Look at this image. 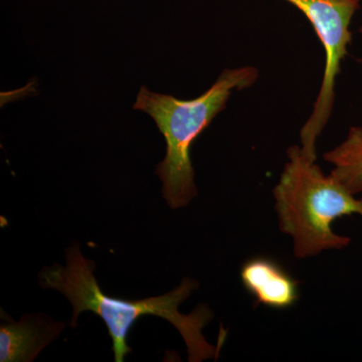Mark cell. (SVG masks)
<instances>
[{
    "label": "cell",
    "mask_w": 362,
    "mask_h": 362,
    "mask_svg": "<svg viewBox=\"0 0 362 362\" xmlns=\"http://www.w3.org/2000/svg\"><path fill=\"white\" fill-rule=\"evenodd\" d=\"M66 266L54 264L40 271V286L68 298L73 306L71 327L77 326L78 316L85 311L93 312L104 321L111 337L116 362H123L132 352L127 343L128 335L138 319L145 315L160 317L175 326L185 339L190 362L220 356L225 341L213 345L202 334V329L213 320V311L206 305H199L190 314L180 313L178 309L199 288L197 281L183 278L180 286L161 296L140 300L113 298L102 291L94 276V262L84 258L78 244L66 250Z\"/></svg>",
    "instance_id": "obj_1"
},
{
    "label": "cell",
    "mask_w": 362,
    "mask_h": 362,
    "mask_svg": "<svg viewBox=\"0 0 362 362\" xmlns=\"http://www.w3.org/2000/svg\"><path fill=\"white\" fill-rule=\"evenodd\" d=\"M259 76L256 66L225 69L209 89L190 100L159 94L142 86L133 109L148 114L165 139V157L157 165L156 175L171 209L188 206L199 194L190 156L195 140L225 110L233 90L249 89Z\"/></svg>",
    "instance_id": "obj_2"
},
{
    "label": "cell",
    "mask_w": 362,
    "mask_h": 362,
    "mask_svg": "<svg viewBox=\"0 0 362 362\" xmlns=\"http://www.w3.org/2000/svg\"><path fill=\"white\" fill-rule=\"evenodd\" d=\"M287 156L273 195L279 226L292 238L294 256L307 259L344 249L351 240L333 232L332 223L341 216H362V197L356 199L332 175H326L303 156L299 145L289 147Z\"/></svg>",
    "instance_id": "obj_3"
},
{
    "label": "cell",
    "mask_w": 362,
    "mask_h": 362,
    "mask_svg": "<svg viewBox=\"0 0 362 362\" xmlns=\"http://www.w3.org/2000/svg\"><path fill=\"white\" fill-rule=\"evenodd\" d=\"M299 9L313 26L325 52V66L318 96L300 131L301 151L316 161V145L334 108L335 88L341 63L352 42L350 25L361 4L354 0H285Z\"/></svg>",
    "instance_id": "obj_4"
},
{
    "label": "cell",
    "mask_w": 362,
    "mask_h": 362,
    "mask_svg": "<svg viewBox=\"0 0 362 362\" xmlns=\"http://www.w3.org/2000/svg\"><path fill=\"white\" fill-rule=\"evenodd\" d=\"M240 281L257 304L284 310L299 300V282L275 259L254 257L243 264Z\"/></svg>",
    "instance_id": "obj_5"
},
{
    "label": "cell",
    "mask_w": 362,
    "mask_h": 362,
    "mask_svg": "<svg viewBox=\"0 0 362 362\" xmlns=\"http://www.w3.org/2000/svg\"><path fill=\"white\" fill-rule=\"evenodd\" d=\"M66 324L49 317L25 315L18 322L6 318L0 325V361L32 362L61 335Z\"/></svg>",
    "instance_id": "obj_6"
},
{
    "label": "cell",
    "mask_w": 362,
    "mask_h": 362,
    "mask_svg": "<svg viewBox=\"0 0 362 362\" xmlns=\"http://www.w3.org/2000/svg\"><path fill=\"white\" fill-rule=\"evenodd\" d=\"M323 159L333 166L330 175L351 194H362V127L349 128L344 141L325 152Z\"/></svg>",
    "instance_id": "obj_7"
},
{
    "label": "cell",
    "mask_w": 362,
    "mask_h": 362,
    "mask_svg": "<svg viewBox=\"0 0 362 362\" xmlns=\"http://www.w3.org/2000/svg\"><path fill=\"white\" fill-rule=\"evenodd\" d=\"M359 33H361V35H362V25L361 26V28H359Z\"/></svg>",
    "instance_id": "obj_8"
},
{
    "label": "cell",
    "mask_w": 362,
    "mask_h": 362,
    "mask_svg": "<svg viewBox=\"0 0 362 362\" xmlns=\"http://www.w3.org/2000/svg\"><path fill=\"white\" fill-rule=\"evenodd\" d=\"M354 1H357V2H359V4H361V2L362 1V0H354Z\"/></svg>",
    "instance_id": "obj_9"
}]
</instances>
